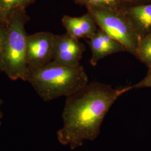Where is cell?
<instances>
[{
  "instance_id": "cell-1",
  "label": "cell",
  "mask_w": 151,
  "mask_h": 151,
  "mask_svg": "<svg viewBox=\"0 0 151 151\" xmlns=\"http://www.w3.org/2000/svg\"><path fill=\"white\" fill-rule=\"evenodd\" d=\"M130 91L100 82L88 83L66 97L62 117L63 127L57 133L60 143L75 150L100 133L104 119L114 103Z\"/></svg>"
},
{
  "instance_id": "cell-2",
  "label": "cell",
  "mask_w": 151,
  "mask_h": 151,
  "mask_svg": "<svg viewBox=\"0 0 151 151\" xmlns=\"http://www.w3.org/2000/svg\"><path fill=\"white\" fill-rule=\"evenodd\" d=\"M27 81L45 101L68 97L88 83L84 68L65 66L50 62L42 67L29 69Z\"/></svg>"
},
{
  "instance_id": "cell-3",
  "label": "cell",
  "mask_w": 151,
  "mask_h": 151,
  "mask_svg": "<svg viewBox=\"0 0 151 151\" xmlns=\"http://www.w3.org/2000/svg\"><path fill=\"white\" fill-rule=\"evenodd\" d=\"M27 9H19L9 15L2 43L3 72L12 81L27 80V60L28 34L25 25L30 20Z\"/></svg>"
},
{
  "instance_id": "cell-4",
  "label": "cell",
  "mask_w": 151,
  "mask_h": 151,
  "mask_svg": "<svg viewBox=\"0 0 151 151\" xmlns=\"http://www.w3.org/2000/svg\"><path fill=\"white\" fill-rule=\"evenodd\" d=\"M97 26L110 37L122 44L127 52L135 56L139 38L120 10L86 7Z\"/></svg>"
},
{
  "instance_id": "cell-5",
  "label": "cell",
  "mask_w": 151,
  "mask_h": 151,
  "mask_svg": "<svg viewBox=\"0 0 151 151\" xmlns=\"http://www.w3.org/2000/svg\"><path fill=\"white\" fill-rule=\"evenodd\" d=\"M55 35L48 32L28 35L27 60L29 69L37 68L52 61Z\"/></svg>"
},
{
  "instance_id": "cell-6",
  "label": "cell",
  "mask_w": 151,
  "mask_h": 151,
  "mask_svg": "<svg viewBox=\"0 0 151 151\" xmlns=\"http://www.w3.org/2000/svg\"><path fill=\"white\" fill-rule=\"evenodd\" d=\"M85 50V45L68 33L55 35L52 62L65 66L80 65Z\"/></svg>"
},
{
  "instance_id": "cell-7",
  "label": "cell",
  "mask_w": 151,
  "mask_h": 151,
  "mask_svg": "<svg viewBox=\"0 0 151 151\" xmlns=\"http://www.w3.org/2000/svg\"><path fill=\"white\" fill-rule=\"evenodd\" d=\"M87 43L91 50L90 63L92 66H96L100 60L108 55L127 52L122 44L110 37L100 28L91 38L88 39Z\"/></svg>"
},
{
  "instance_id": "cell-8",
  "label": "cell",
  "mask_w": 151,
  "mask_h": 151,
  "mask_svg": "<svg viewBox=\"0 0 151 151\" xmlns=\"http://www.w3.org/2000/svg\"><path fill=\"white\" fill-rule=\"evenodd\" d=\"M122 11L139 39L151 34V4L125 6Z\"/></svg>"
},
{
  "instance_id": "cell-9",
  "label": "cell",
  "mask_w": 151,
  "mask_h": 151,
  "mask_svg": "<svg viewBox=\"0 0 151 151\" xmlns=\"http://www.w3.org/2000/svg\"><path fill=\"white\" fill-rule=\"evenodd\" d=\"M62 22L67 32L78 39H90L97 32V25L94 18L88 11L80 17L64 15Z\"/></svg>"
},
{
  "instance_id": "cell-10",
  "label": "cell",
  "mask_w": 151,
  "mask_h": 151,
  "mask_svg": "<svg viewBox=\"0 0 151 151\" xmlns=\"http://www.w3.org/2000/svg\"><path fill=\"white\" fill-rule=\"evenodd\" d=\"M135 57L151 69V34L139 39Z\"/></svg>"
},
{
  "instance_id": "cell-11",
  "label": "cell",
  "mask_w": 151,
  "mask_h": 151,
  "mask_svg": "<svg viewBox=\"0 0 151 151\" xmlns=\"http://www.w3.org/2000/svg\"><path fill=\"white\" fill-rule=\"evenodd\" d=\"M79 5L86 7H97L120 10L127 5L126 0H81Z\"/></svg>"
},
{
  "instance_id": "cell-12",
  "label": "cell",
  "mask_w": 151,
  "mask_h": 151,
  "mask_svg": "<svg viewBox=\"0 0 151 151\" xmlns=\"http://www.w3.org/2000/svg\"><path fill=\"white\" fill-rule=\"evenodd\" d=\"M36 0H0V5L3 9L10 15L11 12L19 9H27Z\"/></svg>"
},
{
  "instance_id": "cell-13",
  "label": "cell",
  "mask_w": 151,
  "mask_h": 151,
  "mask_svg": "<svg viewBox=\"0 0 151 151\" xmlns=\"http://www.w3.org/2000/svg\"><path fill=\"white\" fill-rule=\"evenodd\" d=\"M128 87L130 90L134 88H142L146 87L151 88V69L148 70L147 75L143 80L137 83L134 85L128 86Z\"/></svg>"
},
{
  "instance_id": "cell-14",
  "label": "cell",
  "mask_w": 151,
  "mask_h": 151,
  "mask_svg": "<svg viewBox=\"0 0 151 151\" xmlns=\"http://www.w3.org/2000/svg\"><path fill=\"white\" fill-rule=\"evenodd\" d=\"M5 30V26L0 24V75L3 72V66L2 62V43Z\"/></svg>"
},
{
  "instance_id": "cell-15",
  "label": "cell",
  "mask_w": 151,
  "mask_h": 151,
  "mask_svg": "<svg viewBox=\"0 0 151 151\" xmlns=\"http://www.w3.org/2000/svg\"><path fill=\"white\" fill-rule=\"evenodd\" d=\"M9 15L6 12L0 5V24L6 26L9 22Z\"/></svg>"
},
{
  "instance_id": "cell-16",
  "label": "cell",
  "mask_w": 151,
  "mask_h": 151,
  "mask_svg": "<svg viewBox=\"0 0 151 151\" xmlns=\"http://www.w3.org/2000/svg\"><path fill=\"white\" fill-rule=\"evenodd\" d=\"M128 5L151 4V0H126Z\"/></svg>"
},
{
  "instance_id": "cell-17",
  "label": "cell",
  "mask_w": 151,
  "mask_h": 151,
  "mask_svg": "<svg viewBox=\"0 0 151 151\" xmlns=\"http://www.w3.org/2000/svg\"><path fill=\"white\" fill-rule=\"evenodd\" d=\"M3 103H4L3 100L0 99V125L2 124V123H1V119H2V117H3V114H2V111H1V106H2Z\"/></svg>"
},
{
  "instance_id": "cell-18",
  "label": "cell",
  "mask_w": 151,
  "mask_h": 151,
  "mask_svg": "<svg viewBox=\"0 0 151 151\" xmlns=\"http://www.w3.org/2000/svg\"><path fill=\"white\" fill-rule=\"evenodd\" d=\"M73 1L75 2L76 4H79V3L80 2V1H81V0H73Z\"/></svg>"
}]
</instances>
